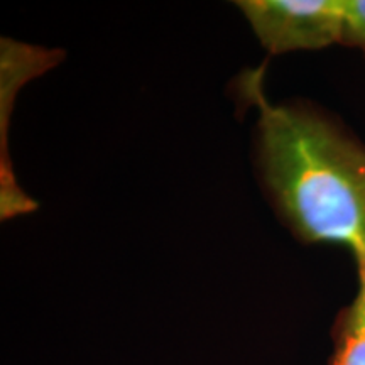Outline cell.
<instances>
[{
  "mask_svg": "<svg viewBox=\"0 0 365 365\" xmlns=\"http://www.w3.org/2000/svg\"><path fill=\"white\" fill-rule=\"evenodd\" d=\"M59 49L0 39V217L2 220L26 215L36 202L21 190L9 156V129L16 97L27 81L44 75L61 61Z\"/></svg>",
  "mask_w": 365,
  "mask_h": 365,
  "instance_id": "3",
  "label": "cell"
},
{
  "mask_svg": "<svg viewBox=\"0 0 365 365\" xmlns=\"http://www.w3.org/2000/svg\"><path fill=\"white\" fill-rule=\"evenodd\" d=\"M340 44L359 49L365 56V0H340Z\"/></svg>",
  "mask_w": 365,
  "mask_h": 365,
  "instance_id": "5",
  "label": "cell"
},
{
  "mask_svg": "<svg viewBox=\"0 0 365 365\" xmlns=\"http://www.w3.org/2000/svg\"><path fill=\"white\" fill-rule=\"evenodd\" d=\"M239 88L257 110L259 170L289 230L365 257V144L314 105L272 103L262 68L242 73Z\"/></svg>",
  "mask_w": 365,
  "mask_h": 365,
  "instance_id": "1",
  "label": "cell"
},
{
  "mask_svg": "<svg viewBox=\"0 0 365 365\" xmlns=\"http://www.w3.org/2000/svg\"><path fill=\"white\" fill-rule=\"evenodd\" d=\"M357 293L331 328L330 365H365V257L357 259Z\"/></svg>",
  "mask_w": 365,
  "mask_h": 365,
  "instance_id": "4",
  "label": "cell"
},
{
  "mask_svg": "<svg viewBox=\"0 0 365 365\" xmlns=\"http://www.w3.org/2000/svg\"><path fill=\"white\" fill-rule=\"evenodd\" d=\"M237 7L271 54L340 44V0H240Z\"/></svg>",
  "mask_w": 365,
  "mask_h": 365,
  "instance_id": "2",
  "label": "cell"
}]
</instances>
